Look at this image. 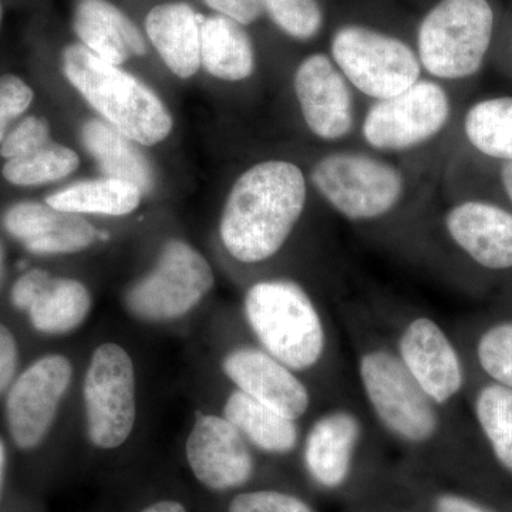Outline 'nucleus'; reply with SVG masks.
Listing matches in <instances>:
<instances>
[{
	"label": "nucleus",
	"mask_w": 512,
	"mask_h": 512,
	"mask_svg": "<svg viewBox=\"0 0 512 512\" xmlns=\"http://www.w3.org/2000/svg\"><path fill=\"white\" fill-rule=\"evenodd\" d=\"M338 322L352 353L357 393L384 440L417 470H446L460 450L454 413L414 382L369 309L340 306Z\"/></svg>",
	"instance_id": "nucleus-1"
},
{
	"label": "nucleus",
	"mask_w": 512,
	"mask_h": 512,
	"mask_svg": "<svg viewBox=\"0 0 512 512\" xmlns=\"http://www.w3.org/2000/svg\"><path fill=\"white\" fill-rule=\"evenodd\" d=\"M244 319L266 352L311 384L325 400L355 389L342 330L319 298L289 278L262 279L244 296Z\"/></svg>",
	"instance_id": "nucleus-2"
},
{
	"label": "nucleus",
	"mask_w": 512,
	"mask_h": 512,
	"mask_svg": "<svg viewBox=\"0 0 512 512\" xmlns=\"http://www.w3.org/2000/svg\"><path fill=\"white\" fill-rule=\"evenodd\" d=\"M305 205L301 168L288 161L256 164L229 192L220 222L222 245L242 264L268 261L285 247Z\"/></svg>",
	"instance_id": "nucleus-3"
},
{
	"label": "nucleus",
	"mask_w": 512,
	"mask_h": 512,
	"mask_svg": "<svg viewBox=\"0 0 512 512\" xmlns=\"http://www.w3.org/2000/svg\"><path fill=\"white\" fill-rule=\"evenodd\" d=\"M386 444L355 387L323 403L306 421L299 466L313 490L342 497L366 483Z\"/></svg>",
	"instance_id": "nucleus-4"
},
{
	"label": "nucleus",
	"mask_w": 512,
	"mask_h": 512,
	"mask_svg": "<svg viewBox=\"0 0 512 512\" xmlns=\"http://www.w3.org/2000/svg\"><path fill=\"white\" fill-rule=\"evenodd\" d=\"M367 309L414 382L439 406L454 413L470 383L457 340L429 313L399 306Z\"/></svg>",
	"instance_id": "nucleus-5"
},
{
	"label": "nucleus",
	"mask_w": 512,
	"mask_h": 512,
	"mask_svg": "<svg viewBox=\"0 0 512 512\" xmlns=\"http://www.w3.org/2000/svg\"><path fill=\"white\" fill-rule=\"evenodd\" d=\"M63 72L87 103L130 140L154 146L173 130L167 107L150 87L119 66L103 62L87 47L64 50Z\"/></svg>",
	"instance_id": "nucleus-6"
},
{
	"label": "nucleus",
	"mask_w": 512,
	"mask_h": 512,
	"mask_svg": "<svg viewBox=\"0 0 512 512\" xmlns=\"http://www.w3.org/2000/svg\"><path fill=\"white\" fill-rule=\"evenodd\" d=\"M494 28L488 0H440L419 28L420 62L439 79H471L483 69Z\"/></svg>",
	"instance_id": "nucleus-7"
},
{
	"label": "nucleus",
	"mask_w": 512,
	"mask_h": 512,
	"mask_svg": "<svg viewBox=\"0 0 512 512\" xmlns=\"http://www.w3.org/2000/svg\"><path fill=\"white\" fill-rule=\"evenodd\" d=\"M311 177L330 207L356 224L382 220L403 197L397 168L365 154H329L315 164Z\"/></svg>",
	"instance_id": "nucleus-8"
},
{
	"label": "nucleus",
	"mask_w": 512,
	"mask_h": 512,
	"mask_svg": "<svg viewBox=\"0 0 512 512\" xmlns=\"http://www.w3.org/2000/svg\"><path fill=\"white\" fill-rule=\"evenodd\" d=\"M207 259L183 241L165 244L153 271L131 286L126 308L146 322H170L191 312L214 286Z\"/></svg>",
	"instance_id": "nucleus-9"
},
{
	"label": "nucleus",
	"mask_w": 512,
	"mask_h": 512,
	"mask_svg": "<svg viewBox=\"0 0 512 512\" xmlns=\"http://www.w3.org/2000/svg\"><path fill=\"white\" fill-rule=\"evenodd\" d=\"M332 56L360 92L384 100L419 82L420 60L396 39L363 26H343L332 40Z\"/></svg>",
	"instance_id": "nucleus-10"
},
{
	"label": "nucleus",
	"mask_w": 512,
	"mask_h": 512,
	"mask_svg": "<svg viewBox=\"0 0 512 512\" xmlns=\"http://www.w3.org/2000/svg\"><path fill=\"white\" fill-rule=\"evenodd\" d=\"M87 433L93 446H123L136 423V375L130 355L104 343L94 350L83 384Z\"/></svg>",
	"instance_id": "nucleus-11"
},
{
	"label": "nucleus",
	"mask_w": 512,
	"mask_h": 512,
	"mask_svg": "<svg viewBox=\"0 0 512 512\" xmlns=\"http://www.w3.org/2000/svg\"><path fill=\"white\" fill-rule=\"evenodd\" d=\"M221 370L235 389L301 423H306L328 402L298 373L256 342L229 348L222 356Z\"/></svg>",
	"instance_id": "nucleus-12"
},
{
	"label": "nucleus",
	"mask_w": 512,
	"mask_h": 512,
	"mask_svg": "<svg viewBox=\"0 0 512 512\" xmlns=\"http://www.w3.org/2000/svg\"><path fill=\"white\" fill-rule=\"evenodd\" d=\"M450 114L446 90L439 83L419 80L404 92L377 101L363 123V137L377 150H409L437 136Z\"/></svg>",
	"instance_id": "nucleus-13"
},
{
	"label": "nucleus",
	"mask_w": 512,
	"mask_h": 512,
	"mask_svg": "<svg viewBox=\"0 0 512 512\" xmlns=\"http://www.w3.org/2000/svg\"><path fill=\"white\" fill-rule=\"evenodd\" d=\"M72 377L73 367L67 357L47 355L13 380L6 394L5 416L16 447L33 450L43 443Z\"/></svg>",
	"instance_id": "nucleus-14"
},
{
	"label": "nucleus",
	"mask_w": 512,
	"mask_h": 512,
	"mask_svg": "<svg viewBox=\"0 0 512 512\" xmlns=\"http://www.w3.org/2000/svg\"><path fill=\"white\" fill-rule=\"evenodd\" d=\"M256 453L222 414H201L185 446V457L195 480L217 494L247 490L258 473Z\"/></svg>",
	"instance_id": "nucleus-15"
},
{
	"label": "nucleus",
	"mask_w": 512,
	"mask_h": 512,
	"mask_svg": "<svg viewBox=\"0 0 512 512\" xmlns=\"http://www.w3.org/2000/svg\"><path fill=\"white\" fill-rule=\"evenodd\" d=\"M444 231L468 262L490 274L512 272V211L484 198L458 202L444 217Z\"/></svg>",
	"instance_id": "nucleus-16"
},
{
	"label": "nucleus",
	"mask_w": 512,
	"mask_h": 512,
	"mask_svg": "<svg viewBox=\"0 0 512 512\" xmlns=\"http://www.w3.org/2000/svg\"><path fill=\"white\" fill-rule=\"evenodd\" d=\"M10 301L28 315L30 325L45 335H66L82 326L92 311V296L76 279L57 278L42 269L20 276Z\"/></svg>",
	"instance_id": "nucleus-17"
},
{
	"label": "nucleus",
	"mask_w": 512,
	"mask_h": 512,
	"mask_svg": "<svg viewBox=\"0 0 512 512\" xmlns=\"http://www.w3.org/2000/svg\"><path fill=\"white\" fill-rule=\"evenodd\" d=\"M295 93L303 120L316 137L340 140L352 130V94L345 76L328 56L306 57L295 73Z\"/></svg>",
	"instance_id": "nucleus-18"
},
{
	"label": "nucleus",
	"mask_w": 512,
	"mask_h": 512,
	"mask_svg": "<svg viewBox=\"0 0 512 512\" xmlns=\"http://www.w3.org/2000/svg\"><path fill=\"white\" fill-rule=\"evenodd\" d=\"M13 238L35 255L76 254L96 241L97 232L80 214L40 202H20L3 217Z\"/></svg>",
	"instance_id": "nucleus-19"
},
{
	"label": "nucleus",
	"mask_w": 512,
	"mask_h": 512,
	"mask_svg": "<svg viewBox=\"0 0 512 512\" xmlns=\"http://www.w3.org/2000/svg\"><path fill=\"white\" fill-rule=\"evenodd\" d=\"M221 414L237 427L259 454L298 458L305 423L275 412L235 387L225 396Z\"/></svg>",
	"instance_id": "nucleus-20"
},
{
	"label": "nucleus",
	"mask_w": 512,
	"mask_h": 512,
	"mask_svg": "<svg viewBox=\"0 0 512 512\" xmlns=\"http://www.w3.org/2000/svg\"><path fill=\"white\" fill-rule=\"evenodd\" d=\"M73 26L84 47L113 66L146 53V42L140 30L107 0H80Z\"/></svg>",
	"instance_id": "nucleus-21"
},
{
	"label": "nucleus",
	"mask_w": 512,
	"mask_h": 512,
	"mask_svg": "<svg viewBox=\"0 0 512 512\" xmlns=\"http://www.w3.org/2000/svg\"><path fill=\"white\" fill-rule=\"evenodd\" d=\"M200 15L187 3H164L151 9L147 35L175 76H194L201 67Z\"/></svg>",
	"instance_id": "nucleus-22"
},
{
	"label": "nucleus",
	"mask_w": 512,
	"mask_h": 512,
	"mask_svg": "<svg viewBox=\"0 0 512 512\" xmlns=\"http://www.w3.org/2000/svg\"><path fill=\"white\" fill-rule=\"evenodd\" d=\"M201 66L227 82H241L254 73V46L241 23L224 15L202 20Z\"/></svg>",
	"instance_id": "nucleus-23"
},
{
	"label": "nucleus",
	"mask_w": 512,
	"mask_h": 512,
	"mask_svg": "<svg viewBox=\"0 0 512 512\" xmlns=\"http://www.w3.org/2000/svg\"><path fill=\"white\" fill-rule=\"evenodd\" d=\"M82 140L107 177L136 185L143 194L153 190L150 163L119 130L106 121L90 120L82 128Z\"/></svg>",
	"instance_id": "nucleus-24"
},
{
	"label": "nucleus",
	"mask_w": 512,
	"mask_h": 512,
	"mask_svg": "<svg viewBox=\"0 0 512 512\" xmlns=\"http://www.w3.org/2000/svg\"><path fill=\"white\" fill-rule=\"evenodd\" d=\"M143 192L136 185L116 178L83 181L46 198L56 210L74 214H99L121 217L136 211Z\"/></svg>",
	"instance_id": "nucleus-25"
},
{
	"label": "nucleus",
	"mask_w": 512,
	"mask_h": 512,
	"mask_svg": "<svg viewBox=\"0 0 512 512\" xmlns=\"http://www.w3.org/2000/svg\"><path fill=\"white\" fill-rule=\"evenodd\" d=\"M463 131L478 156L512 163V96L474 103L464 114Z\"/></svg>",
	"instance_id": "nucleus-26"
},
{
	"label": "nucleus",
	"mask_w": 512,
	"mask_h": 512,
	"mask_svg": "<svg viewBox=\"0 0 512 512\" xmlns=\"http://www.w3.org/2000/svg\"><path fill=\"white\" fill-rule=\"evenodd\" d=\"M470 400L477 429L494 460L512 476V390L483 380L471 390Z\"/></svg>",
	"instance_id": "nucleus-27"
},
{
	"label": "nucleus",
	"mask_w": 512,
	"mask_h": 512,
	"mask_svg": "<svg viewBox=\"0 0 512 512\" xmlns=\"http://www.w3.org/2000/svg\"><path fill=\"white\" fill-rule=\"evenodd\" d=\"M79 164V157L73 150L50 140L26 156L6 160L3 177L19 187H35L66 178Z\"/></svg>",
	"instance_id": "nucleus-28"
},
{
	"label": "nucleus",
	"mask_w": 512,
	"mask_h": 512,
	"mask_svg": "<svg viewBox=\"0 0 512 512\" xmlns=\"http://www.w3.org/2000/svg\"><path fill=\"white\" fill-rule=\"evenodd\" d=\"M471 356L485 382L512 390V318L494 320L478 330Z\"/></svg>",
	"instance_id": "nucleus-29"
},
{
	"label": "nucleus",
	"mask_w": 512,
	"mask_h": 512,
	"mask_svg": "<svg viewBox=\"0 0 512 512\" xmlns=\"http://www.w3.org/2000/svg\"><path fill=\"white\" fill-rule=\"evenodd\" d=\"M275 25L286 35L309 40L322 29L323 13L316 0H261Z\"/></svg>",
	"instance_id": "nucleus-30"
},
{
	"label": "nucleus",
	"mask_w": 512,
	"mask_h": 512,
	"mask_svg": "<svg viewBox=\"0 0 512 512\" xmlns=\"http://www.w3.org/2000/svg\"><path fill=\"white\" fill-rule=\"evenodd\" d=\"M227 512H319L315 505L284 488H255L232 495Z\"/></svg>",
	"instance_id": "nucleus-31"
},
{
	"label": "nucleus",
	"mask_w": 512,
	"mask_h": 512,
	"mask_svg": "<svg viewBox=\"0 0 512 512\" xmlns=\"http://www.w3.org/2000/svg\"><path fill=\"white\" fill-rule=\"evenodd\" d=\"M414 481L416 483L409 488L416 493L417 504L423 507V512H498L471 495Z\"/></svg>",
	"instance_id": "nucleus-32"
},
{
	"label": "nucleus",
	"mask_w": 512,
	"mask_h": 512,
	"mask_svg": "<svg viewBox=\"0 0 512 512\" xmlns=\"http://www.w3.org/2000/svg\"><path fill=\"white\" fill-rule=\"evenodd\" d=\"M50 141V126L47 120L29 116L20 121L0 144V154L6 160L26 156Z\"/></svg>",
	"instance_id": "nucleus-33"
},
{
	"label": "nucleus",
	"mask_w": 512,
	"mask_h": 512,
	"mask_svg": "<svg viewBox=\"0 0 512 512\" xmlns=\"http://www.w3.org/2000/svg\"><path fill=\"white\" fill-rule=\"evenodd\" d=\"M33 101V90L18 76H0V144L13 120L22 116Z\"/></svg>",
	"instance_id": "nucleus-34"
},
{
	"label": "nucleus",
	"mask_w": 512,
	"mask_h": 512,
	"mask_svg": "<svg viewBox=\"0 0 512 512\" xmlns=\"http://www.w3.org/2000/svg\"><path fill=\"white\" fill-rule=\"evenodd\" d=\"M19 350L15 335L0 323V396L9 390L18 369Z\"/></svg>",
	"instance_id": "nucleus-35"
},
{
	"label": "nucleus",
	"mask_w": 512,
	"mask_h": 512,
	"mask_svg": "<svg viewBox=\"0 0 512 512\" xmlns=\"http://www.w3.org/2000/svg\"><path fill=\"white\" fill-rule=\"evenodd\" d=\"M211 9L217 10L218 15L249 25L261 16V0H204Z\"/></svg>",
	"instance_id": "nucleus-36"
},
{
	"label": "nucleus",
	"mask_w": 512,
	"mask_h": 512,
	"mask_svg": "<svg viewBox=\"0 0 512 512\" xmlns=\"http://www.w3.org/2000/svg\"><path fill=\"white\" fill-rule=\"evenodd\" d=\"M497 170V184L501 197L505 201L503 207L512 211V163L510 161H493Z\"/></svg>",
	"instance_id": "nucleus-37"
},
{
	"label": "nucleus",
	"mask_w": 512,
	"mask_h": 512,
	"mask_svg": "<svg viewBox=\"0 0 512 512\" xmlns=\"http://www.w3.org/2000/svg\"><path fill=\"white\" fill-rule=\"evenodd\" d=\"M138 512H188V510L180 501L160 500L154 501V503L147 505V507Z\"/></svg>",
	"instance_id": "nucleus-38"
},
{
	"label": "nucleus",
	"mask_w": 512,
	"mask_h": 512,
	"mask_svg": "<svg viewBox=\"0 0 512 512\" xmlns=\"http://www.w3.org/2000/svg\"><path fill=\"white\" fill-rule=\"evenodd\" d=\"M6 474V448L3 441L0 440V494H2L3 483H5Z\"/></svg>",
	"instance_id": "nucleus-39"
},
{
	"label": "nucleus",
	"mask_w": 512,
	"mask_h": 512,
	"mask_svg": "<svg viewBox=\"0 0 512 512\" xmlns=\"http://www.w3.org/2000/svg\"><path fill=\"white\" fill-rule=\"evenodd\" d=\"M2 18H3V6H2V2H0V23H2Z\"/></svg>",
	"instance_id": "nucleus-40"
},
{
	"label": "nucleus",
	"mask_w": 512,
	"mask_h": 512,
	"mask_svg": "<svg viewBox=\"0 0 512 512\" xmlns=\"http://www.w3.org/2000/svg\"><path fill=\"white\" fill-rule=\"evenodd\" d=\"M511 59H512V45H511Z\"/></svg>",
	"instance_id": "nucleus-41"
}]
</instances>
